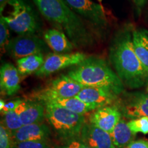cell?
I'll return each instance as SVG.
<instances>
[{
    "label": "cell",
    "instance_id": "cell-1",
    "mask_svg": "<svg viewBox=\"0 0 148 148\" xmlns=\"http://www.w3.org/2000/svg\"><path fill=\"white\" fill-rule=\"evenodd\" d=\"M109 58L117 75L128 87L138 88L148 83V72L133 47L132 31L124 29L116 35L110 46Z\"/></svg>",
    "mask_w": 148,
    "mask_h": 148
},
{
    "label": "cell",
    "instance_id": "cell-2",
    "mask_svg": "<svg viewBox=\"0 0 148 148\" xmlns=\"http://www.w3.org/2000/svg\"><path fill=\"white\" fill-rule=\"evenodd\" d=\"M42 16L64 32L75 47L93 42V36L81 18L62 0H33Z\"/></svg>",
    "mask_w": 148,
    "mask_h": 148
},
{
    "label": "cell",
    "instance_id": "cell-3",
    "mask_svg": "<svg viewBox=\"0 0 148 148\" xmlns=\"http://www.w3.org/2000/svg\"><path fill=\"white\" fill-rule=\"evenodd\" d=\"M67 75L84 86L104 88L119 96L124 84L103 59L88 57L68 71Z\"/></svg>",
    "mask_w": 148,
    "mask_h": 148
},
{
    "label": "cell",
    "instance_id": "cell-4",
    "mask_svg": "<svg viewBox=\"0 0 148 148\" xmlns=\"http://www.w3.org/2000/svg\"><path fill=\"white\" fill-rule=\"evenodd\" d=\"M43 104L45 107V118L59 137L66 141L79 138L85 123L84 114L51 103Z\"/></svg>",
    "mask_w": 148,
    "mask_h": 148
},
{
    "label": "cell",
    "instance_id": "cell-5",
    "mask_svg": "<svg viewBox=\"0 0 148 148\" xmlns=\"http://www.w3.org/2000/svg\"><path fill=\"white\" fill-rule=\"evenodd\" d=\"M11 10L6 16L1 18L8 27L19 35L33 34L37 24L34 12L25 0H10L8 3Z\"/></svg>",
    "mask_w": 148,
    "mask_h": 148
},
{
    "label": "cell",
    "instance_id": "cell-6",
    "mask_svg": "<svg viewBox=\"0 0 148 148\" xmlns=\"http://www.w3.org/2000/svg\"><path fill=\"white\" fill-rule=\"evenodd\" d=\"M84 87L68 75H61L53 79L45 88L35 92L34 97L40 102L51 99L75 97Z\"/></svg>",
    "mask_w": 148,
    "mask_h": 148
},
{
    "label": "cell",
    "instance_id": "cell-7",
    "mask_svg": "<svg viewBox=\"0 0 148 148\" xmlns=\"http://www.w3.org/2000/svg\"><path fill=\"white\" fill-rule=\"evenodd\" d=\"M45 47V42L38 37L33 34H25L9 40L5 51L12 58L18 60L30 55L42 53Z\"/></svg>",
    "mask_w": 148,
    "mask_h": 148
},
{
    "label": "cell",
    "instance_id": "cell-8",
    "mask_svg": "<svg viewBox=\"0 0 148 148\" xmlns=\"http://www.w3.org/2000/svg\"><path fill=\"white\" fill-rule=\"evenodd\" d=\"M86 58V56L81 52L49 53L45 59L41 67L35 72L38 77H45L64 68L80 64Z\"/></svg>",
    "mask_w": 148,
    "mask_h": 148
},
{
    "label": "cell",
    "instance_id": "cell-9",
    "mask_svg": "<svg viewBox=\"0 0 148 148\" xmlns=\"http://www.w3.org/2000/svg\"><path fill=\"white\" fill-rule=\"evenodd\" d=\"M75 13L84 17L95 26L106 27L108 18L103 6L92 0H62Z\"/></svg>",
    "mask_w": 148,
    "mask_h": 148
},
{
    "label": "cell",
    "instance_id": "cell-10",
    "mask_svg": "<svg viewBox=\"0 0 148 148\" xmlns=\"http://www.w3.org/2000/svg\"><path fill=\"white\" fill-rule=\"evenodd\" d=\"M116 106L127 119L148 117V94L140 92L125 93L118 101Z\"/></svg>",
    "mask_w": 148,
    "mask_h": 148
},
{
    "label": "cell",
    "instance_id": "cell-11",
    "mask_svg": "<svg viewBox=\"0 0 148 148\" xmlns=\"http://www.w3.org/2000/svg\"><path fill=\"white\" fill-rule=\"evenodd\" d=\"M121 119V112L117 106H106L96 109L90 116L89 121L111 135Z\"/></svg>",
    "mask_w": 148,
    "mask_h": 148
},
{
    "label": "cell",
    "instance_id": "cell-12",
    "mask_svg": "<svg viewBox=\"0 0 148 148\" xmlns=\"http://www.w3.org/2000/svg\"><path fill=\"white\" fill-rule=\"evenodd\" d=\"M79 139L90 148H116L109 133L90 123H84Z\"/></svg>",
    "mask_w": 148,
    "mask_h": 148
},
{
    "label": "cell",
    "instance_id": "cell-13",
    "mask_svg": "<svg viewBox=\"0 0 148 148\" xmlns=\"http://www.w3.org/2000/svg\"><path fill=\"white\" fill-rule=\"evenodd\" d=\"M75 97L88 104L101 108L110 106L117 99L118 96L104 88L84 86Z\"/></svg>",
    "mask_w": 148,
    "mask_h": 148
},
{
    "label": "cell",
    "instance_id": "cell-14",
    "mask_svg": "<svg viewBox=\"0 0 148 148\" xmlns=\"http://www.w3.org/2000/svg\"><path fill=\"white\" fill-rule=\"evenodd\" d=\"M15 110L23 125L40 123L45 118V107L40 101H23Z\"/></svg>",
    "mask_w": 148,
    "mask_h": 148
},
{
    "label": "cell",
    "instance_id": "cell-15",
    "mask_svg": "<svg viewBox=\"0 0 148 148\" xmlns=\"http://www.w3.org/2000/svg\"><path fill=\"white\" fill-rule=\"evenodd\" d=\"M49 135V128L44 123H34L23 125L12 136V145L16 143L23 141H46Z\"/></svg>",
    "mask_w": 148,
    "mask_h": 148
},
{
    "label": "cell",
    "instance_id": "cell-16",
    "mask_svg": "<svg viewBox=\"0 0 148 148\" xmlns=\"http://www.w3.org/2000/svg\"><path fill=\"white\" fill-rule=\"evenodd\" d=\"M20 76L17 68L10 63H5L0 69V86L1 92L13 95L20 89Z\"/></svg>",
    "mask_w": 148,
    "mask_h": 148
},
{
    "label": "cell",
    "instance_id": "cell-17",
    "mask_svg": "<svg viewBox=\"0 0 148 148\" xmlns=\"http://www.w3.org/2000/svg\"><path fill=\"white\" fill-rule=\"evenodd\" d=\"M44 39L47 45L56 53H67L73 50L74 45L64 32L57 29L46 30Z\"/></svg>",
    "mask_w": 148,
    "mask_h": 148
},
{
    "label": "cell",
    "instance_id": "cell-18",
    "mask_svg": "<svg viewBox=\"0 0 148 148\" xmlns=\"http://www.w3.org/2000/svg\"><path fill=\"white\" fill-rule=\"evenodd\" d=\"M132 37L135 53L144 69L148 72V29L144 28L133 29Z\"/></svg>",
    "mask_w": 148,
    "mask_h": 148
},
{
    "label": "cell",
    "instance_id": "cell-19",
    "mask_svg": "<svg viewBox=\"0 0 148 148\" xmlns=\"http://www.w3.org/2000/svg\"><path fill=\"white\" fill-rule=\"evenodd\" d=\"M41 103H47L56 105V106H61L62 108L71 110L72 112H76V113L80 114H84L86 112H90V111L95 110L96 109L99 108L97 106L85 103L76 97L64 98V99H59V98L51 99L41 101Z\"/></svg>",
    "mask_w": 148,
    "mask_h": 148
},
{
    "label": "cell",
    "instance_id": "cell-20",
    "mask_svg": "<svg viewBox=\"0 0 148 148\" xmlns=\"http://www.w3.org/2000/svg\"><path fill=\"white\" fill-rule=\"evenodd\" d=\"M136 134L128 127L127 122L121 119L114 127L111 137L116 148H126L134 141Z\"/></svg>",
    "mask_w": 148,
    "mask_h": 148
},
{
    "label": "cell",
    "instance_id": "cell-21",
    "mask_svg": "<svg viewBox=\"0 0 148 148\" xmlns=\"http://www.w3.org/2000/svg\"><path fill=\"white\" fill-rule=\"evenodd\" d=\"M45 62L42 53H36L23 57L16 60V68L21 75L36 72Z\"/></svg>",
    "mask_w": 148,
    "mask_h": 148
},
{
    "label": "cell",
    "instance_id": "cell-22",
    "mask_svg": "<svg viewBox=\"0 0 148 148\" xmlns=\"http://www.w3.org/2000/svg\"><path fill=\"white\" fill-rule=\"evenodd\" d=\"M1 123L10 133L11 138L14 133L23 125L21 118L16 110L10 111L3 114V119L1 120Z\"/></svg>",
    "mask_w": 148,
    "mask_h": 148
},
{
    "label": "cell",
    "instance_id": "cell-23",
    "mask_svg": "<svg viewBox=\"0 0 148 148\" xmlns=\"http://www.w3.org/2000/svg\"><path fill=\"white\" fill-rule=\"evenodd\" d=\"M127 125L135 134L138 132H141L144 134H148V117L147 116L132 119L127 122Z\"/></svg>",
    "mask_w": 148,
    "mask_h": 148
},
{
    "label": "cell",
    "instance_id": "cell-24",
    "mask_svg": "<svg viewBox=\"0 0 148 148\" xmlns=\"http://www.w3.org/2000/svg\"><path fill=\"white\" fill-rule=\"evenodd\" d=\"M8 27V25L1 18V21H0V46H1V51L3 52L5 51V48L9 42V29Z\"/></svg>",
    "mask_w": 148,
    "mask_h": 148
},
{
    "label": "cell",
    "instance_id": "cell-25",
    "mask_svg": "<svg viewBox=\"0 0 148 148\" xmlns=\"http://www.w3.org/2000/svg\"><path fill=\"white\" fill-rule=\"evenodd\" d=\"M12 148H51V147L44 140H34L16 143L12 145Z\"/></svg>",
    "mask_w": 148,
    "mask_h": 148
},
{
    "label": "cell",
    "instance_id": "cell-26",
    "mask_svg": "<svg viewBox=\"0 0 148 148\" xmlns=\"http://www.w3.org/2000/svg\"><path fill=\"white\" fill-rule=\"evenodd\" d=\"M0 148H12L10 133L1 123L0 125Z\"/></svg>",
    "mask_w": 148,
    "mask_h": 148
},
{
    "label": "cell",
    "instance_id": "cell-27",
    "mask_svg": "<svg viewBox=\"0 0 148 148\" xmlns=\"http://www.w3.org/2000/svg\"><path fill=\"white\" fill-rule=\"evenodd\" d=\"M23 101V100H21V99H14V100L5 103L3 108L1 110V114H5L6 112H10V111L15 110Z\"/></svg>",
    "mask_w": 148,
    "mask_h": 148
},
{
    "label": "cell",
    "instance_id": "cell-28",
    "mask_svg": "<svg viewBox=\"0 0 148 148\" xmlns=\"http://www.w3.org/2000/svg\"><path fill=\"white\" fill-rule=\"evenodd\" d=\"M58 148H90L89 146H88L86 144L81 140L79 138L78 139H74L67 141L65 145H64L62 147Z\"/></svg>",
    "mask_w": 148,
    "mask_h": 148
},
{
    "label": "cell",
    "instance_id": "cell-29",
    "mask_svg": "<svg viewBox=\"0 0 148 148\" xmlns=\"http://www.w3.org/2000/svg\"><path fill=\"white\" fill-rule=\"evenodd\" d=\"M126 148H148V141L143 139L134 140Z\"/></svg>",
    "mask_w": 148,
    "mask_h": 148
},
{
    "label": "cell",
    "instance_id": "cell-30",
    "mask_svg": "<svg viewBox=\"0 0 148 148\" xmlns=\"http://www.w3.org/2000/svg\"><path fill=\"white\" fill-rule=\"evenodd\" d=\"M148 0H132L133 3L135 6H136V10H138V13L141 12L142 9L143 8V7L145 6V5L147 3Z\"/></svg>",
    "mask_w": 148,
    "mask_h": 148
},
{
    "label": "cell",
    "instance_id": "cell-31",
    "mask_svg": "<svg viewBox=\"0 0 148 148\" xmlns=\"http://www.w3.org/2000/svg\"><path fill=\"white\" fill-rule=\"evenodd\" d=\"M10 1V0H0V12H1V15L2 14V11L5 8V5Z\"/></svg>",
    "mask_w": 148,
    "mask_h": 148
},
{
    "label": "cell",
    "instance_id": "cell-32",
    "mask_svg": "<svg viewBox=\"0 0 148 148\" xmlns=\"http://www.w3.org/2000/svg\"><path fill=\"white\" fill-rule=\"evenodd\" d=\"M5 104V103L4 102V101L3 100V99H1L0 100V110H2V109L3 108V107H4Z\"/></svg>",
    "mask_w": 148,
    "mask_h": 148
},
{
    "label": "cell",
    "instance_id": "cell-33",
    "mask_svg": "<svg viewBox=\"0 0 148 148\" xmlns=\"http://www.w3.org/2000/svg\"><path fill=\"white\" fill-rule=\"evenodd\" d=\"M98 1H99V2H101V1H103V0H98Z\"/></svg>",
    "mask_w": 148,
    "mask_h": 148
},
{
    "label": "cell",
    "instance_id": "cell-34",
    "mask_svg": "<svg viewBox=\"0 0 148 148\" xmlns=\"http://www.w3.org/2000/svg\"><path fill=\"white\" fill-rule=\"evenodd\" d=\"M147 91H148V86H147Z\"/></svg>",
    "mask_w": 148,
    "mask_h": 148
}]
</instances>
